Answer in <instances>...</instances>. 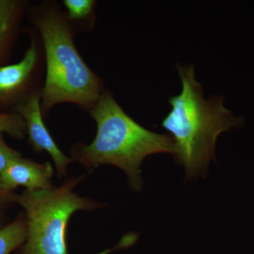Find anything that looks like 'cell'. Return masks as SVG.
Wrapping results in <instances>:
<instances>
[{
	"mask_svg": "<svg viewBox=\"0 0 254 254\" xmlns=\"http://www.w3.org/2000/svg\"><path fill=\"white\" fill-rule=\"evenodd\" d=\"M137 239H138V235L136 234H128V235H126L123 237V239L120 240L119 245H117L116 247H114L113 249H110V250H107L104 251V252H100V253L98 254H108L110 252H113V251L131 247V245H133L136 242Z\"/></svg>",
	"mask_w": 254,
	"mask_h": 254,
	"instance_id": "14",
	"label": "cell"
},
{
	"mask_svg": "<svg viewBox=\"0 0 254 254\" xmlns=\"http://www.w3.org/2000/svg\"><path fill=\"white\" fill-rule=\"evenodd\" d=\"M46 48L47 76L41 109L60 103L93 108L100 99L99 79L75 48L66 21L58 14L43 15L38 23Z\"/></svg>",
	"mask_w": 254,
	"mask_h": 254,
	"instance_id": "3",
	"label": "cell"
},
{
	"mask_svg": "<svg viewBox=\"0 0 254 254\" xmlns=\"http://www.w3.org/2000/svg\"><path fill=\"white\" fill-rule=\"evenodd\" d=\"M71 19H81L89 16L93 9L95 1L92 0H65L64 1Z\"/></svg>",
	"mask_w": 254,
	"mask_h": 254,
	"instance_id": "11",
	"label": "cell"
},
{
	"mask_svg": "<svg viewBox=\"0 0 254 254\" xmlns=\"http://www.w3.org/2000/svg\"><path fill=\"white\" fill-rule=\"evenodd\" d=\"M0 132L8 133L15 139H23L27 133L26 123L17 113H0Z\"/></svg>",
	"mask_w": 254,
	"mask_h": 254,
	"instance_id": "10",
	"label": "cell"
},
{
	"mask_svg": "<svg viewBox=\"0 0 254 254\" xmlns=\"http://www.w3.org/2000/svg\"><path fill=\"white\" fill-rule=\"evenodd\" d=\"M53 167L50 163L40 164L22 156L15 159L0 175L5 186L15 190L24 187L28 191L52 188Z\"/></svg>",
	"mask_w": 254,
	"mask_h": 254,
	"instance_id": "6",
	"label": "cell"
},
{
	"mask_svg": "<svg viewBox=\"0 0 254 254\" xmlns=\"http://www.w3.org/2000/svg\"><path fill=\"white\" fill-rule=\"evenodd\" d=\"M21 3L14 0H0V58L9 45L16 26Z\"/></svg>",
	"mask_w": 254,
	"mask_h": 254,
	"instance_id": "9",
	"label": "cell"
},
{
	"mask_svg": "<svg viewBox=\"0 0 254 254\" xmlns=\"http://www.w3.org/2000/svg\"><path fill=\"white\" fill-rule=\"evenodd\" d=\"M41 95L31 94L18 103L16 113L24 120L28 135V143L35 151H47L54 160L59 178L66 175L67 166L73 160L64 154L53 140L42 116Z\"/></svg>",
	"mask_w": 254,
	"mask_h": 254,
	"instance_id": "5",
	"label": "cell"
},
{
	"mask_svg": "<svg viewBox=\"0 0 254 254\" xmlns=\"http://www.w3.org/2000/svg\"><path fill=\"white\" fill-rule=\"evenodd\" d=\"M27 237L26 219L19 217L0 229V254H10L20 248Z\"/></svg>",
	"mask_w": 254,
	"mask_h": 254,
	"instance_id": "8",
	"label": "cell"
},
{
	"mask_svg": "<svg viewBox=\"0 0 254 254\" xmlns=\"http://www.w3.org/2000/svg\"><path fill=\"white\" fill-rule=\"evenodd\" d=\"M177 68L182 91L169 98L171 111L161 126L171 133L176 147L174 156L185 168L187 180H193L208 173L219 135L243 126L245 120L224 106V97L205 98L193 65L179 64Z\"/></svg>",
	"mask_w": 254,
	"mask_h": 254,
	"instance_id": "1",
	"label": "cell"
},
{
	"mask_svg": "<svg viewBox=\"0 0 254 254\" xmlns=\"http://www.w3.org/2000/svg\"><path fill=\"white\" fill-rule=\"evenodd\" d=\"M21 156V155L17 150L12 149L6 144L3 138V133L0 132V175L15 159Z\"/></svg>",
	"mask_w": 254,
	"mask_h": 254,
	"instance_id": "12",
	"label": "cell"
},
{
	"mask_svg": "<svg viewBox=\"0 0 254 254\" xmlns=\"http://www.w3.org/2000/svg\"><path fill=\"white\" fill-rule=\"evenodd\" d=\"M83 177L68 180L58 188L16 195L15 202L24 208L27 226V237L18 254H68L66 231L71 215L102 205L73 192Z\"/></svg>",
	"mask_w": 254,
	"mask_h": 254,
	"instance_id": "4",
	"label": "cell"
},
{
	"mask_svg": "<svg viewBox=\"0 0 254 254\" xmlns=\"http://www.w3.org/2000/svg\"><path fill=\"white\" fill-rule=\"evenodd\" d=\"M91 115L96 122V136L91 144L82 145L76 158L86 168L118 167L127 174L133 190H140L143 187L141 165L145 158L156 153H176L173 137L142 127L110 93L100 96Z\"/></svg>",
	"mask_w": 254,
	"mask_h": 254,
	"instance_id": "2",
	"label": "cell"
},
{
	"mask_svg": "<svg viewBox=\"0 0 254 254\" xmlns=\"http://www.w3.org/2000/svg\"><path fill=\"white\" fill-rule=\"evenodd\" d=\"M16 195L14 190L5 186L0 178V229L2 227L4 220V210L10 203L15 202Z\"/></svg>",
	"mask_w": 254,
	"mask_h": 254,
	"instance_id": "13",
	"label": "cell"
},
{
	"mask_svg": "<svg viewBox=\"0 0 254 254\" xmlns=\"http://www.w3.org/2000/svg\"><path fill=\"white\" fill-rule=\"evenodd\" d=\"M36 48L32 43L19 63L0 66V101L12 98L22 90L36 66Z\"/></svg>",
	"mask_w": 254,
	"mask_h": 254,
	"instance_id": "7",
	"label": "cell"
}]
</instances>
